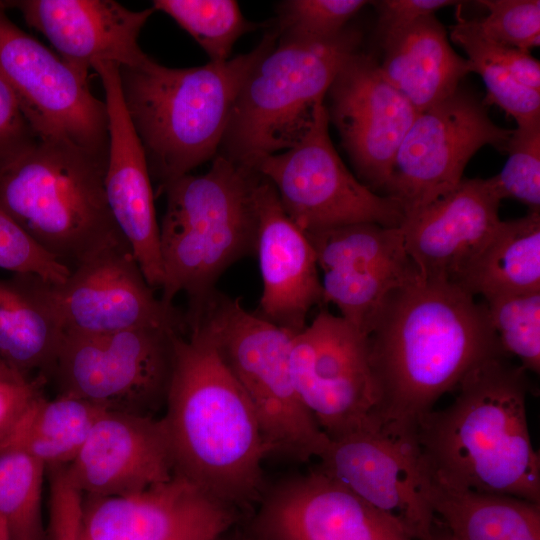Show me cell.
<instances>
[{"mask_svg": "<svg viewBox=\"0 0 540 540\" xmlns=\"http://www.w3.org/2000/svg\"><path fill=\"white\" fill-rule=\"evenodd\" d=\"M238 516V511L226 513L179 540H217L236 523Z\"/></svg>", "mask_w": 540, "mask_h": 540, "instance_id": "7bdbcfd3", "label": "cell"}, {"mask_svg": "<svg viewBox=\"0 0 540 540\" xmlns=\"http://www.w3.org/2000/svg\"><path fill=\"white\" fill-rule=\"evenodd\" d=\"M500 202L488 179L463 178L405 218V247L421 278L459 286L501 221Z\"/></svg>", "mask_w": 540, "mask_h": 540, "instance_id": "44dd1931", "label": "cell"}, {"mask_svg": "<svg viewBox=\"0 0 540 540\" xmlns=\"http://www.w3.org/2000/svg\"><path fill=\"white\" fill-rule=\"evenodd\" d=\"M45 376L23 381H0V440L17 423L31 402L43 394Z\"/></svg>", "mask_w": 540, "mask_h": 540, "instance_id": "b9f144b4", "label": "cell"}, {"mask_svg": "<svg viewBox=\"0 0 540 540\" xmlns=\"http://www.w3.org/2000/svg\"><path fill=\"white\" fill-rule=\"evenodd\" d=\"M178 333L183 332L170 327L64 332L52 369L59 394L111 411L154 416L165 407Z\"/></svg>", "mask_w": 540, "mask_h": 540, "instance_id": "9c48e42d", "label": "cell"}, {"mask_svg": "<svg viewBox=\"0 0 540 540\" xmlns=\"http://www.w3.org/2000/svg\"><path fill=\"white\" fill-rule=\"evenodd\" d=\"M251 533L254 540H414L396 519L318 468L267 488Z\"/></svg>", "mask_w": 540, "mask_h": 540, "instance_id": "ac0fdd59", "label": "cell"}, {"mask_svg": "<svg viewBox=\"0 0 540 540\" xmlns=\"http://www.w3.org/2000/svg\"><path fill=\"white\" fill-rule=\"evenodd\" d=\"M368 341L380 421L412 432L473 368L505 355L484 302L458 285L422 278L386 299Z\"/></svg>", "mask_w": 540, "mask_h": 540, "instance_id": "6da1fadb", "label": "cell"}, {"mask_svg": "<svg viewBox=\"0 0 540 540\" xmlns=\"http://www.w3.org/2000/svg\"><path fill=\"white\" fill-rule=\"evenodd\" d=\"M274 187L286 215L304 233L356 224L401 227L399 203L375 193L345 166L329 135L325 103L292 148L258 160L252 168Z\"/></svg>", "mask_w": 540, "mask_h": 540, "instance_id": "30bf717a", "label": "cell"}, {"mask_svg": "<svg viewBox=\"0 0 540 540\" xmlns=\"http://www.w3.org/2000/svg\"><path fill=\"white\" fill-rule=\"evenodd\" d=\"M63 336L51 283L31 274L0 279V358L15 373L46 377Z\"/></svg>", "mask_w": 540, "mask_h": 540, "instance_id": "484cf974", "label": "cell"}, {"mask_svg": "<svg viewBox=\"0 0 540 540\" xmlns=\"http://www.w3.org/2000/svg\"><path fill=\"white\" fill-rule=\"evenodd\" d=\"M0 540H12L5 520L0 516Z\"/></svg>", "mask_w": 540, "mask_h": 540, "instance_id": "bcb514c9", "label": "cell"}, {"mask_svg": "<svg viewBox=\"0 0 540 540\" xmlns=\"http://www.w3.org/2000/svg\"><path fill=\"white\" fill-rule=\"evenodd\" d=\"M489 14L476 19L490 39L527 51L540 44L539 0H480Z\"/></svg>", "mask_w": 540, "mask_h": 540, "instance_id": "e575fe53", "label": "cell"}, {"mask_svg": "<svg viewBox=\"0 0 540 540\" xmlns=\"http://www.w3.org/2000/svg\"><path fill=\"white\" fill-rule=\"evenodd\" d=\"M512 131L495 124L485 102L459 86L417 113L396 153L385 196L399 203L405 218L413 215L454 189L482 147L505 152Z\"/></svg>", "mask_w": 540, "mask_h": 540, "instance_id": "4fadbf2b", "label": "cell"}, {"mask_svg": "<svg viewBox=\"0 0 540 540\" xmlns=\"http://www.w3.org/2000/svg\"><path fill=\"white\" fill-rule=\"evenodd\" d=\"M502 352L527 371H540V292L483 301Z\"/></svg>", "mask_w": 540, "mask_h": 540, "instance_id": "1f68e13d", "label": "cell"}, {"mask_svg": "<svg viewBox=\"0 0 540 540\" xmlns=\"http://www.w3.org/2000/svg\"><path fill=\"white\" fill-rule=\"evenodd\" d=\"M107 409L89 401L61 395L36 397L1 446L23 449L46 468L67 466L79 453L93 426Z\"/></svg>", "mask_w": 540, "mask_h": 540, "instance_id": "f1b7e54d", "label": "cell"}, {"mask_svg": "<svg viewBox=\"0 0 540 540\" xmlns=\"http://www.w3.org/2000/svg\"><path fill=\"white\" fill-rule=\"evenodd\" d=\"M231 511L179 473L122 496H84L83 540H179Z\"/></svg>", "mask_w": 540, "mask_h": 540, "instance_id": "cb8c5ba5", "label": "cell"}, {"mask_svg": "<svg viewBox=\"0 0 540 540\" xmlns=\"http://www.w3.org/2000/svg\"><path fill=\"white\" fill-rule=\"evenodd\" d=\"M459 286L484 300L540 292V212L501 220Z\"/></svg>", "mask_w": 540, "mask_h": 540, "instance_id": "4316f807", "label": "cell"}, {"mask_svg": "<svg viewBox=\"0 0 540 540\" xmlns=\"http://www.w3.org/2000/svg\"><path fill=\"white\" fill-rule=\"evenodd\" d=\"M105 93L109 144L104 177L106 200L114 222L129 244L149 286L163 281L159 224L151 175L142 143L127 113L119 66L97 62L92 67Z\"/></svg>", "mask_w": 540, "mask_h": 540, "instance_id": "d6986e66", "label": "cell"}, {"mask_svg": "<svg viewBox=\"0 0 540 540\" xmlns=\"http://www.w3.org/2000/svg\"><path fill=\"white\" fill-rule=\"evenodd\" d=\"M0 268L14 274H31L58 285L70 270L37 244L0 208Z\"/></svg>", "mask_w": 540, "mask_h": 540, "instance_id": "d590c367", "label": "cell"}, {"mask_svg": "<svg viewBox=\"0 0 540 540\" xmlns=\"http://www.w3.org/2000/svg\"><path fill=\"white\" fill-rule=\"evenodd\" d=\"M106 161L36 138L0 163V208L70 271L124 237L104 189Z\"/></svg>", "mask_w": 540, "mask_h": 540, "instance_id": "8992f818", "label": "cell"}, {"mask_svg": "<svg viewBox=\"0 0 540 540\" xmlns=\"http://www.w3.org/2000/svg\"><path fill=\"white\" fill-rule=\"evenodd\" d=\"M377 12L380 39L416 21L435 15L441 8L463 3L454 0H380L371 2Z\"/></svg>", "mask_w": 540, "mask_h": 540, "instance_id": "ab89813d", "label": "cell"}, {"mask_svg": "<svg viewBox=\"0 0 540 540\" xmlns=\"http://www.w3.org/2000/svg\"><path fill=\"white\" fill-rule=\"evenodd\" d=\"M36 138L14 96L0 78V163Z\"/></svg>", "mask_w": 540, "mask_h": 540, "instance_id": "60d3db41", "label": "cell"}, {"mask_svg": "<svg viewBox=\"0 0 540 540\" xmlns=\"http://www.w3.org/2000/svg\"><path fill=\"white\" fill-rule=\"evenodd\" d=\"M162 419L176 473L237 510L259 504L269 452L258 419L216 350L197 333L175 337Z\"/></svg>", "mask_w": 540, "mask_h": 540, "instance_id": "3957f363", "label": "cell"}, {"mask_svg": "<svg viewBox=\"0 0 540 540\" xmlns=\"http://www.w3.org/2000/svg\"><path fill=\"white\" fill-rule=\"evenodd\" d=\"M64 332L108 334L142 327L186 333L183 313L165 306L149 286L125 239L100 249L52 284Z\"/></svg>", "mask_w": 540, "mask_h": 540, "instance_id": "2e32d148", "label": "cell"}, {"mask_svg": "<svg viewBox=\"0 0 540 540\" xmlns=\"http://www.w3.org/2000/svg\"><path fill=\"white\" fill-rule=\"evenodd\" d=\"M49 540H83L84 495L72 483L66 466L47 468Z\"/></svg>", "mask_w": 540, "mask_h": 540, "instance_id": "f35d334b", "label": "cell"}, {"mask_svg": "<svg viewBox=\"0 0 540 540\" xmlns=\"http://www.w3.org/2000/svg\"><path fill=\"white\" fill-rule=\"evenodd\" d=\"M360 42L359 31L348 28L324 42L277 41L244 81L219 154L252 168L295 146Z\"/></svg>", "mask_w": 540, "mask_h": 540, "instance_id": "ba28073f", "label": "cell"}, {"mask_svg": "<svg viewBox=\"0 0 540 540\" xmlns=\"http://www.w3.org/2000/svg\"><path fill=\"white\" fill-rule=\"evenodd\" d=\"M46 466L21 448L0 447V516L12 540H46L42 491Z\"/></svg>", "mask_w": 540, "mask_h": 540, "instance_id": "f546056e", "label": "cell"}, {"mask_svg": "<svg viewBox=\"0 0 540 540\" xmlns=\"http://www.w3.org/2000/svg\"><path fill=\"white\" fill-rule=\"evenodd\" d=\"M66 472L84 496H122L169 480L176 472L162 417L105 411Z\"/></svg>", "mask_w": 540, "mask_h": 540, "instance_id": "ffe728a7", "label": "cell"}, {"mask_svg": "<svg viewBox=\"0 0 540 540\" xmlns=\"http://www.w3.org/2000/svg\"><path fill=\"white\" fill-rule=\"evenodd\" d=\"M256 251L262 278V318L296 334L323 292L314 248L286 215L272 184L258 173L254 188Z\"/></svg>", "mask_w": 540, "mask_h": 540, "instance_id": "7402d4cb", "label": "cell"}, {"mask_svg": "<svg viewBox=\"0 0 540 540\" xmlns=\"http://www.w3.org/2000/svg\"><path fill=\"white\" fill-rule=\"evenodd\" d=\"M305 234L322 272L323 304L366 336L386 299L421 279L401 227L356 223Z\"/></svg>", "mask_w": 540, "mask_h": 540, "instance_id": "9a60e30c", "label": "cell"}, {"mask_svg": "<svg viewBox=\"0 0 540 540\" xmlns=\"http://www.w3.org/2000/svg\"><path fill=\"white\" fill-rule=\"evenodd\" d=\"M6 10L0 1V78L34 134L107 161V108L91 93L88 75L20 29Z\"/></svg>", "mask_w": 540, "mask_h": 540, "instance_id": "8fae6325", "label": "cell"}, {"mask_svg": "<svg viewBox=\"0 0 540 540\" xmlns=\"http://www.w3.org/2000/svg\"><path fill=\"white\" fill-rule=\"evenodd\" d=\"M185 325L186 333H197L213 346L245 393L269 456L298 462L321 456L329 438L301 402L291 375L294 333L217 289Z\"/></svg>", "mask_w": 540, "mask_h": 540, "instance_id": "52a82bcc", "label": "cell"}, {"mask_svg": "<svg viewBox=\"0 0 540 540\" xmlns=\"http://www.w3.org/2000/svg\"><path fill=\"white\" fill-rule=\"evenodd\" d=\"M27 25L42 33L57 54L87 74L97 62L134 67L149 56L138 38L154 9L133 11L113 0H16Z\"/></svg>", "mask_w": 540, "mask_h": 540, "instance_id": "603a6c76", "label": "cell"}, {"mask_svg": "<svg viewBox=\"0 0 540 540\" xmlns=\"http://www.w3.org/2000/svg\"><path fill=\"white\" fill-rule=\"evenodd\" d=\"M431 540H452L445 527L437 522Z\"/></svg>", "mask_w": 540, "mask_h": 540, "instance_id": "f6af8a7d", "label": "cell"}, {"mask_svg": "<svg viewBox=\"0 0 540 540\" xmlns=\"http://www.w3.org/2000/svg\"><path fill=\"white\" fill-rule=\"evenodd\" d=\"M152 8L170 16L189 33L210 62L230 59L235 42L256 29L234 0H155Z\"/></svg>", "mask_w": 540, "mask_h": 540, "instance_id": "4dcf8cb0", "label": "cell"}, {"mask_svg": "<svg viewBox=\"0 0 540 540\" xmlns=\"http://www.w3.org/2000/svg\"><path fill=\"white\" fill-rule=\"evenodd\" d=\"M327 93L329 121L361 182L385 196L396 153L418 112L387 80L379 62L359 50L341 67Z\"/></svg>", "mask_w": 540, "mask_h": 540, "instance_id": "e0dca14e", "label": "cell"}, {"mask_svg": "<svg viewBox=\"0 0 540 540\" xmlns=\"http://www.w3.org/2000/svg\"><path fill=\"white\" fill-rule=\"evenodd\" d=\"M472 72L478 73L492 103L513 117L517 126L540 122V91L518 81L507 69L480 57L467 58Z\"/></svg>", "mask_w": 540, "mask_h": 540, "instance_id": "74e56055", "label": "cell"}, {"mask_svg": "<svg viewBox=\"0 0 540 540\" xmlns=\"http://www.w3.org/2000/svg\"><path fill=\"white\" fill-rule=\"evenodd\" d=\"M501 172L487 178L502 200L512 198L540 212V122L513 129Z\"/></svg>", "mask_w": 540, "mask_h": 540, "instance_id": "836d02e7", "label": "cell"}, {"mask_svg": "<svg viewBox=\"0 0 540 540\" xmlns=\"http://www.w3.org/2000/svg\"><path fill=\"white\" fill-rule=\"evenodd\" d=\"M277 41L272 30L248 53L197 67L171 68L151 57L119 67L127 113L161 188L217 155L244 81Z\"/></svg>", "mask_w": 540, "mask_h": 540, "instance_id": "277c9868", "label": "cell"}, {"mask_svg": "<svg viewBox=\"0 0 540 540\" xmlns=\"http://www.w3.org/2000/svg\"><path fill=\"white\" fill-rule=\"evenodd\" d=\"M429 498L452 540H540V503L433 481Z\"/></svg>", "mask_w": 540, "mask_h": 540, "instance_id": "83f0119b", "label": "cell"}, {"mask_svg": "<svg viewBox=\"0 0 540 540\" xmlns=\"http://www.w3.org/2000/svg\"><path fill=\"white\" fill-rule=\"evenodd\" d=\"M290 369L301 402L329 439L381 423L368 336L341 316L321 309L293 335Z\"/></svg>", "mask_w": 540, "mask_h": 540, "instance_id": "7c38bea8", "label": "cell"}, {"mask_svg": "<svg viewBox=\"0 0 540 540\" xmlns=\"http://www.w3.org/2000/svg\"><path fill=\"white\" fill-rule=\"evenodd\" d=\"M318 459V469L396 519L411 538L431 540L438 519L416 432L380 423L329 439Z\"/></svg>", "mask_w": 540, "mask_h": 540, "instance_id": "5bb4252c", "label": "cell"}, {"mask_svg": "<svg viewBox=\"0 0 540 540\" xmlns=\"http://www.w3.org/2000/svg\"><path fill=\"white\" fill-rule=\"evenodd\" d=\"M381 43L382 73L417 112L452 95L472 73L469 60L455 52L435 15L381 38Z\"/></svg>", "mask_w": 540, "mask_h": 540, "instance_id": "d4e9b609", "label": "cell"}, {"mask_svg": "<svg viewBox=\"0 0 540 540\" xmlns=\"http://www.w3.org/2000/svg\"><path fill=\"white\" fill-rule=\"evenodd\" d=\"M217 540H222V536L219 537ZM224 540H254L252 537L246 538V539H224Z\"/></svg>", "mask_w": 540, "mask_h": 540, "instance_id": "7dc6e473", "label": "cell"}, {"mask_svg": "<svg viewBox=\"0 0 540 540\" xmlns=\"http://www.w3.org/2000/svg\"><path fill=\"white\" fill-rule=\"evenodd\" d=\"M451 39L469 57H480L507 69L522 84L540 91V63L529 52L498 43L487 37L476 19L457 16Z\"/></svg>", "mask_w": 540, "mask_h": 540, "instance_id": "8d00e7d4", "label": "cell"}, {"mask_svg": "<svg viewBox=\"0 0 540 540\" xmlns=\"http://www.w3.org/2000/svg\"><path fill=\"white\" fill-rule=\"evenodd\" d=\"M26 380L15 373L1 358H0V381H23Z\"/></svg>", "mask_w": 540, "mask_h": 540, "instance_id": "ee69618b", "label": "cell"}, {"mask_svg": "<svg viewBox=\"0 0 540 540\" xmlns=\"http://www.w3.org/2000/svg\"><path fill=\"white\" fill-rule=\"evenodd\" d=\"M370 1L288 0L278 7V41L324 42L340 35L348 21Z\"/></svg>", "mask_w": 540, "mask_h": 540, "instance_id": "d6a6232c", "label": "cell"}, {"mask_svg": "<svg viewBox=\"0 0 540 540\" xmlns=\"http://www.w3.org/2000/svg\"><path fill=\"white\" fill-rule=\"evenodd\" d=\"M527 372L505 355L491 357L463 378L448 406L419 422L417 442L435 484L540 503Z\"/></svg>", "mask_w": 540, "mask_h": 540, "instance_id": "7a4b0ae2", "label": "cell"}, {"mask_svg": "<svg viewBox=\"0 0 540 540\" xmlns=\"http://www.w3.org/2000/svg\"><path fill=\"white\" fill-rule=\"evenodd\" d=\"M257 178L255 170L218 154L205 174L189 173L161 188L166 209L159 225L160 300L174 307L183 293L184 319L199 310L229 266L255 253Z\"/></svg>", "mask_w": 540, "mask_h": 540, "instance_id": "5b68a950", "label": "cell"}]
</instances>
